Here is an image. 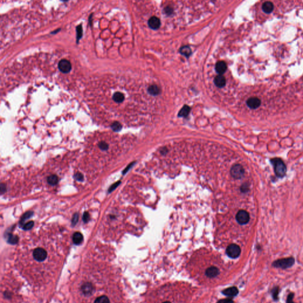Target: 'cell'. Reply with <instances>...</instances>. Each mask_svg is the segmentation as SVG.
Returning a JSON list of instances; mask_svg holds the SVG:
<instances>
[{"mask_svg":"<svg viewBox=\"0 0 303 303\" xmlns=\"http://www.w3.org/2000/svg\"><path fill=\"white\" fill-rule=\"evenodd\" d=\"M271 162L274 167L275 175L278 178H283L287 172V167L284 161L278 158H272Z\"/></svg>","mask_w":303,"mask_h":303,"instance_id":"obj_1","label":"cell"},{"mask_svg":"<svg viewBox=\"0 0 303 303\" xmlns=\"http://www.w3.org/2000/svg\"><path fill=\"white\" fill-rule=\"evenodd\" d=\"M294 263V259L293 258H283L277 260L274 262L272 265L276 268L286 269L292 266Z\"/></svg>","mask_w":303,"mask_h":303,"instance_id":"obj_2","label":"cell"},{"mask_svg":"<svg viewBox=\"0 0 303 303\" xmlns=\"http://www.w3.org/2000/svg\"><path fill=\"white\" fill-rule=\"evenodd\" d=\"M241 252L240 247L236 244H230L226 249L227 255L231 258L235 259L239 257Z\"/></svg>","mask_w":303,"mask_h":303,"instance_id":"obj_3","label":"cell"},{"mask_svg":"<svg viewBox=\"0 0 303 303\" xmlns=\"http://www.w3.org/2000/svg\"><path fill=\"white\" fill-rule=\"evenodd\" d=\"M230 173L233 178L236 180H239L244 176V170L242 165L239 164H236L232 167Z\"/></svg>","mask_w":303,"mask_h":303,"instance_id":"obj_4","label":"cell"},{"mask_svg":"<svg viewBox=\"0 0 303 303\" xmlns=\"http://www.w3.org/2000/svg\"><path fill=\"white\" fill-rule=\"evenodd\" d=\"M33 256L34 259H36V260L39 262H42L46 259L47 252L45 249L39 247L34 250Z\"/></svg>","mask_w":303,"mask_h":303,"instance_id":"obj_5","label":"cell"},{"mask_svg":"<svg viewBox=\"0 0 303 303\" xmlns=\"http://www.w3.org/2000/svg\"><path fill=\"white\" fill-rule=\"evenodd\" d=\"M236 219L240 224H247L250 219L249 213L245 210H240L236 214Z\"/></svg>","mask_w":303,"mask_h":303,"instance_id":"obj_6","label":"cell"},{"mask_svg":"<svg viewBox=\"0 0 303 303\" xmlns=\"http://www.w3.org/2000/svg\"><path fill=\"white\" fill-rule=\"evenodd\" d=\"M58 67L62 73H66L71 70V64L70 62L66 59H62L58 64Z\"/></svg>","mask_w":303,"mask_h":303,"instance_id":"obj_7","label":"cell"},{"mask_svg":"<svg viewBox=\"0 0 303 303\" xmlns=\"http://www.w3.org/2000/svg\"><path fill=\"white\" fill-rule=\"evenodd\" d=\"M220 274V270L214 266H210L205 270V275L209 278H214Z\"/></svg>","mask_w":303,"mask_h":303,"instance_id":"obj_8","label":"cell"},{"mask_svg":"<svg viewBox=\"0 0 303 303\" xmlns=\"http://www.w3.org/2000/svg\"><path fill=\"white\" fill-rule=\"evenodd\" d=\"M260 104L261 101L260 99L257 97H251L246 101L247 106L251 109H258L260 106Z\"/></svg>","mask_w":303,"mask_h":303,"instance_id":"obj_9","label":"cell"},{"mask_svg":"<svg viewBox=\"0 0 303 303\" xmlns=\"http://www.w3.org/2000/svg\"><path fill=\"white\" fill-rule=\"evenodd\" d=\"M148 24L151 29L156 30L160 27L161 21L158 17L153 16L149 20Z\"/></svg>","mask_w":303,"mask_h":303,"instance_id":"obj_10","label":"cell"},{"mask_svg":"<svg viewBox=\"0 0 303 303\" xmlns=\"http://www.w3.org/2000/svg\"><path fill=\"white\" fill-rule=\"evenodd\" d=\"M81 290L84 295L89 296L94 291V287L91 284L87 282L82 286Z\"/></svg>","mask_w":303,"mask_h":303,"instance_id":"obj_11","label":"cell"},{"mask_svg":"<svg viewBox=\"0 0 303 303\" xmlns=\"http://www.w3.org/2000/svg\"><path fill=\"white\" fill-rule=\"evenodd\" d=\"M274 8V5L272 2L270 1H266L263 3L262 6V9L264 12L266 14L271 13Z\"/></svg>","mask_w":303,"mask_h":303,"instance_id":"obj_12","label":"cell"},{"mask_svg":"<svg viewBox=\"0 0 303 303\" xmlns=\"http://www.w3.org/2000/svg\"><path fill=\"white\" fill-rule=\"evenodd\" d=\"M216 71H217V72L218 73H219L220 75H222L227 70V65H226V63L224 62H223V61L219 62L216 64Z\"/></svg>","mask_w":303,"mask_h":303,"instance_id":"obj_13","label":"cell"},{"mask_svg":"<svg viewBox=\"0 0 303 303\" xmlns=\"http://www.w3.org/2000/svg\"><path fill=\"white\" fill-rule=\"evenodd\" d=\"M214 84L217 87L222 88L226 85V79L223 76L219 75L215 78Z\"/></svg>","mask_w":303,"mask_h":303,"instance_id":"obj_14","label":"cell"},{"mask_svg":"<svg viewBox=\"0 0 303 303\" xmlns=\"http://www.w3.org/2000/svg\"><path fill=\"white\" fill-rule=\"evenodd\" d=\"M238 293H239V291H238V288L236 287H230V288H229L223 291V293L224 295H226L227 296H229V297L236 296L238 294Z\"/></svg>","mask_w":303,"mask_h":303,"instance_id":"obj_15","label":"cell"},{"mask_svg":"<svg viewBox=\"0 0 303 303\" xmlns=\"http://www.w3.org/2000/svg\"><path fill=\"white\" fill-rule=\"evenodd\" d=\"M83 239H84L83 236L79 232H76L73 235V238H72L73 242L76 245L80 244L82 242Z\"/></svg>","mask_w":303,"mask_h":303,"instance_id":"obj_16","label":"cell"},{"mask_svg":"<svg viewBox=\"0 0 303 303\" xmlns=\"http://www.w3.org/2000/svg\"><path fill=\"white\" fill-rule=\"evenodd\" d=\"M113 100L117 103H121L124 100V95L121 92H116L113 95Z\"/></svg>","mask_w":303,"mask_h":303,"instance_id":"obj_17","label":"cell"},{"mask_svg":"<svg viewBox=\"0 0 303 303\" xmlns=\"http://www.w3.org/2000/svg\"><path fill=\"white\" fill-rule=\"evenodd\" d=\"M33 214V211H27V212L23 214V216H22V217L21 218V220H20V226H22V227H23V226L24 225V222H25L26 220H27V219H29L31 218V217H32Z\"/></svg>","mask_w":303,"mask_h":303,"instance_id":"obj_18","label":"cell"},{"mask_svg":"<svg viewBox=\"0 0 303 303\" xmlns=\"http://www.w3.org/2000/svg\"><path fill=\"white\" fill-rule=\"evenodd\" d=\"M190 111H191V109L189 107H188L187 106H184L181 109V110L180 111L178 116H179V117H185L188 116Z\"/></svg>","mask_w":303,"mask_h":303,"instance_id":"obj_19","label":"cell"},{"mask_svg":"<svg viewBox=\"0 0 303 303\" xmlns=\"http://www.w3.org/2000/svg\"><path fill=\"white\" fill-rule=\"evenodd\" d=\"M148 92L151 95H156L159 93V88L156 85H151L148 88Z\"/></svg>","mask_w":303,"mask_h":303,"instance_id":"obj_20","label":"cell"},{"mask_svg":"<svg viewBox=\"0 0 303 303\" xmlns=\"http://www.w3.org/2000/svg\"><path fill=\"white\" fill-rule=\"evenodd\" d=\"M58 178L56 175H52L48 177V182L49 184L51 185H55L58 182Z\"/></svg>","mask_w":303,"mask_h":303,"instance_id":"obj_21","label":"cell"},{"mask_svg":"<svg viewBox=\"0 0 303 303\" xmlns=\"http://www.w3.org/2000/svg\"><path fill=\"white\" fill-rule=\"evenodd\" d=\"M180 53L187 57L191 54V49L188 46H183L180 49Z\"/></svg>","mask_w":303,"mask_h":303,"instance_id":"obj_22","label":"cell"},{"mask_svg":"<svg viewBox=\"0 0 303 303\" xmlns=\"http://www.w3.org/2000/svg\"><path fill=\"white\" fill-rule=\"evenodd\" d=\"M7 241H8V242L10 243V244H14L18 242V238L17 236H14L11 234H8V238H7Z\"/></svg>","mask_w":303,"mask_h":303,"instance_id":"obj_23","label":"cell"},{"mask_svg":"<svg viewBox=\"0 0 303 303\" xmlns=\"http://www.w3.org/2000/svg\"><path fill=\"white\" fill-rule=\"evenodd\" d=\"M94 303H110V300L107 296H102L98 297L95 300Z\"/></svg>","mask_w":303,"mask_h":303,"instance_id":"obj_24","label":"cell"},{"mask_svg":"<svg viewBox=\"0 0 303 303\" xmlns=\"http://www.w3.org/2000/svg\"><path fill=\"white\" fill-rule=\"evenodd\" d=\"M112 128L114 131H119L120 130H121V128H122V125H121L120 123H119V122H114L112 125Z\"/></svg>","mask_w":303,"mask_h":303,"instance_id":"obj_25","label":"cell"},{"mask_svg":"<svg viewBox=\"0 0 303 303\" xmlns=\"http://www.w3.org/2000/svg\"><path fill=\"white\" fill-rule=\"evenodd\" d=\"M76 32H77V42L81 38L82 36V28L81 25H79L76 27Z\"/></svg>","mask_w":303,"mask_h":303,"instance_id":"obj_26","label":"cell"},{"mask_svg":"<svg viewBox=\"0 0 303 303\" xmlns=\"http://www.w3.org/2000/svg\"><path fill=\"white\" fill-rule=\"evenodd\" d=\"M33 225H34V222L32 221H30V222L24 224V225L23 226V227L22 228L25 230H30L33 227Z\"/></svg>","mask_w":303,"mask_h":303,"instance_id":"obj_27","label":"cell"},{"mask_svg":"<svg viewBox=\"0 0 303 303\" xmlns=\"http://www.w3.org/2000/svg\"><path fill=\"white\" fill-rule=\"evenodd\" d=\"M99 147L103 150H106L109 148V145L105 142H101L99 143Z\"/></svg>","mask_w":303,"mask_h":303,"instance_id":"obj_28","label":"cell"},{"mask_svg":"<svg viewBox=\"0 0 303 303\" xmlns=\"http://www.w3.org/2000/svg\"><path fill=\"white\" fill-rule=\"evenodd\" d=\"M272 296H273V298L275 300H278V293H279V289L278 287H276V288H274L272 291Z\"/></svg>","mask_w":303,"mask_h":303,"instance_id":"obj_29","label":"cell"},{"mask_svg":"<svg viewBox=\"0 0 303 303\" xmlns=\"http://www.w3.org/2000/svg\"><path fill=\"white\" fill-rule=\"evenodd\" d=\"M78 219H79V214L78 213L74 214V215L72 217V224L73 226H75L78 223Z\"/></svg>","mask_w":303,"mask_h":303,"instance_id":"obj_30","label":"cell"},{"mask_svg":"<svg viewBox=\"0 0 303 303\" xmlns=\"http://www.w3.org/2000/svg\"><path fill=\"white\" fill-rule=\"evenodd\" d=\"M90 214L88 212H85L83 214V217H82V220L83 221L85 222V223H87L88 222V221L90 220Z\"/></svg>","mask_w":303,"mask_h":303,"instance_id":"obj_31","label":"cell"},{"mask_svg":"<svg viewBox=\"0 0 303 303\" xmlns=\"http://www.w3.org/2000/svg\"><path fill=\"white\" fill-rule=\"evenodd\" d=\"M75 178L77 180V181H83L84 180V176L81 173H76L75 175Z\"/></svg>","mask_w":303,"mask_h":303,"instance_id":"obj_32","label":"cell"},{"mask_svg":"<svg viewBox=\"0 0 303 303\" xmlns=\"http://www.w3.org/2000/svg\"><path fill=\"white\" fill-rule=\"evenodd\" d=\"M294 296V294L293 293H291L288 296V297H287V303H295L293 299V297Z\"/></svg>","mask_w":303,"mask_h":303,"instance_id":"obj_33","label":"cell"},{"mask_svg":"<svg viewBox=\"0 0 303 303\" xmlns=\"http://www.w3.org/2000/svg\"><path fill=\"white\" fill-rule=\"evenodd\" d=\"M120 183V181H119V182H117L116 183H114L113 185H112L110 186V189H109V192H111L112 191H113L114 189H116V187H117V186H118Z\"/></svg>","mask_w":303,"mask_h":303,"instance_id":"obj_34","label":"cell"},{"mask_svg":"<svg viewBox=\"0 0 303 303\" xmlns=\"http://www.w3.org/2000/svg\"><path fill=\"white\" fill-rule=\"evenodd\" d=\"M5 191V185L4 184H1V194H3Z\"/></svg>","mask_w":303,"mask_h":303,"instance_id":"obj_35","label":"cell"},{"mask_svg":"<svg viewBox=\"0 0 303 303\" xmlns=\"http://www.w3.org/2000/svg\"><path fill=\"white\" fill-rule=\"evenodd\" d=\"M219 303H233V302L231 300H222V301H220Z\"/></svg>","mask_w":303,"mask_h":303,"instance_id":"obj_36","label":"cell"},{"mask_svg":"<svg viewBox=\"0 0 303 303\" xmlns=\"http://www.w3.org/2000/svg\"><path fill=\"white\" fill-rule=\"evenodd\" d=\"M171 303V302H164V303Z\"/></svg>","mask_w":303,"mask_h":303,"instance_id":"obj_37","label":"cell"}]
</instances>
